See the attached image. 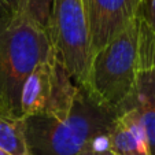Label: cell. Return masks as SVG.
Returning a JSON list of instances; mask_svg holds the SVG:
<instances>
[{
  "instance_id": "ba28073f",
  "label": "cell",
  "mask_w": 155,
  "mask_h": 155,
  "mask_svg": "<svg viewBox=\"0 0 155 155\" xmlns=\"http://www.w3.org/2000/svg\"><path fill=\"white\" fill-rule=\"evenodd\" d=\"M108 139L115 155H151L146 129L133 108L121 110Z\"/></svg>"
},
{
  "instance_id": "9c48e42d",
  "label": "cell",
  "mask_w": 155,
  "mask_h": 155,
  "mask_svg": "<svg viewBox=\"0 0 155 155\" xmlns=\"http://www.w3.org/2000/svg\"><path fill=\"white\" fill-rule=\"evenodd\" d=\"M0 148L10 155H30L24 120L0 114Z\"/></svg>"
},
{
  "instance_id": "5bb4252c",
  "label": "cell",
  "mask_w": 155,
  "mask_h": 155,
  "mask_svg": "<svg viewBox=\"0 0 155 155\" xmlns=\"http://www.w3.org/2000/svg\"><path fill=\"white\" fill-rule=\"evenodd\" d=\"M0 155H10V154H8V152H6V151H4V150H2V148H0Z\"/></svg>"
},
{
  "instance_id": "8fae6325",
  "label": "cell",
  "mask_w": 155,
  "mask_h": 155,
  "mask_svg": "<svg viewBox=\"0 0 155 155\" xmlns=\"http://www.w3.org/2000/svg\"><path fill=\"white\" fill-rule=\"evenodd\" d=\"M137 19L155 33V0H140Z\"/></svg>"
},
{
  "instance_id": "6da1fadb",
  "label": "cell",
  "mask_w": 155,
  "mask_h": 155,
  "mask_svg": "<svg viewBox=\"0 0 155 155\" xmlns=\"http://www.w3.org/2000/svg\"><path fill=\"white\" fill-rule=\"evenodd\" d=\"M118 114L100 104L78 85L73 106L63 118H24L30 155H80L92 139L110 133Z\"/></svg>"
},
{
  "instance_id": "3957f363",
  "label": "cell",
  "mask_w": 155,
  "mask_h": 155,
  "mask_svg": "<svg viewBox=\"0 0 155 155\" xmlns=\"http://www.w3.org/2000/svg\"><path fill=\"white\" fill-rule=\"evenodd\" d=\"M137 68L139 22L136 18L92 55L84 88L100 104L120 114L133 91Z\"/></svg>"
},
{
  "instance_id": "7a4b0ae2",
  "label": "cell",
  "mask_w": 155,
  "mask_h": 155,
  "mask_svg": "<svg viewBox=\"0 0 155 155\" xmlns=\"http://www.w3.org/2000/svg\"><path fill=\"white\" fill-rule=\"evenodd\" d=\"M52 40L24 11L0 14V114L21 118L19 94L26 77L52 54ZM22 120V118H21Z\"/></svg>"
},
{
  "instance_id": "52a82bcc",
  "label": "cell",
  "mask_w": 155,
  "mask_h": 155,
  "mask_svg": "<svg viewBox=\"0 0 155 155\" xmlns=\"http://www.w3.org/2000/svg\"><path fill=\"white\" fill-rule=\"evenodd\" d=\"M82 3L94 55L137 18L140 0H82Z\"/></svg>"
},
{
  "instance_id": "277c9868",
  "label": "cell",
  "mask_w": 155,
  "mask_h": 155,
  "mask_svg": "<svg viewBox=\"0 0 155 155\" xmlns=\"http://www.w3.org/2000/svg\"><path fill=\"white\" fill-rule=\"evenodd\" d=\"M77 91L78 84L52 51L50 58L38 64L22 84L19 94L21 118L33 115L66 117Z\"/></svg>"
},
{
  "instance_id": "8992f818",
  "label": "cell",
  "mask_w": 155,
  "mask_h": 155,
  "mask_svg": "<svg viewBox=\"0 0 155 155\" xmlns=\"http://www.w3.org/2000/svg\"><path fill=\"white\" fill-rule=\"evenodd\" d=\"M139 22V68L130 96L121 107L137 113L147 133L151 155H155V33ZM120 110V111H121Z\"/></svg>"
},
{
  "instance_id": "9a60e30c",
  "label": "cell",
  "mask_w": 155,
  "mask_h": 155,
  "mask_svg": "<svg viewBox=\"0 0 155 155\" xmlns=\"http://www.w3.org/2000/svg\"><path fill=\"white\" fill-rule=\"evenodd\" d=\"M2 10H3V8H2V6H0V14H2Z\"/></svg>"
},
{
  "instance_id": "7c38bea8",
  "label": "cell",
  "mask_w": 155,
  "mask_h": 155,
  "mask_svg": "<svg viewBox=\"0 0 155 155\" xmlns=\"http://www.w3.org/2000/svg\"><path fill=\"white\" fill-rule=\"evenodd\" d=\"M0 6L3 11L19 12L24 8V0H0Z\"/></svg>"
},
{
  "instance_id": "30bf717a",
  "label": "cell",
  "mask_w": 155,
  "mask_h": 155,
  "mask_svg": "<svg viewBox=\"0 0 155 155\" xmlns=\"http://www.w3.org/2000/svg\"><path fill=\"white\" fill-rule=\"evenodd\" d=\"M54 0H24L22 11L38 26L50 33ZM51 36V35H50Z\"/></svg>"
},
{
  "instance_id": "4fadbf2b",
  "label": "cell",
  "mask_w": 155,
  "mask_h": 155,
  "mask_svg": "<svg viewBox=\"0 0 155 155\" xmlns=\"http://www.w3.org/2000/svg\"><path fill=\"white\" fill-rule=\"evenodd\" d=\"M80 155H115L111 150H103V151H95V150L89 148V147H85L82 150V152Z\"/></svg>"
},
{
  "instance_id": "5b68a950",
  "label": "cell",
  "mask_w": 155,
  "mask_h": 155,
  "mask_svg": "<svg viewBox=\"0 0 155 155\" xmlns=\"http://www.w3.org/2000/svg\"><path fill=\"white\" fill-rule=\"evenodd\" d=\"M50 35L58 58L74 81L84 87L92 54L82 0H54Z\"/></svg>"
}]
</instances>
